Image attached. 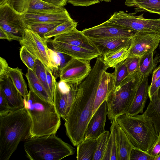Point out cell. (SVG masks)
I'll return each instance as SVG.
<instances>
[{
  "label": "cell",
  "mask_w": 160,
  "mask_h": 160,
  "mask_svg": "<svg viewBox=\"0 0 160 160\" xmlns=\"http://www.w3.org/2000/svg\"><path fill=\"white\" fill-rule=\"evenodd\" d=\"M107 70L102 61L97 59L89 75L78 86L77 96L64 123L66 134L75 146L84 139L96 94Z\"/></svg>",
  "instance_id": "cell-1"
},
{
  "label": "cell",
  "mask_w": 160,
  "mask_h": 160,
  "mask_svg": "<svg viewBox=\"0 0 160 160\" xmlns=\"http://www.w3.org/2000/svg\"><path fill=\"white\" fill-rule=\"evenodd\" d=\"M32 128L24 107L0 115V160H8L19 143L31 137Z\"/></svg>",
  "instance_id": "cell-2"
},
{
  "label": "cell",
  "mask_w": 160,
  "mask_h": 160,
  "mask_svg": "<svg viewBox=\"0 0 160 160\" xmlns=\"http://www.w3.org/2000/svg\"><path fill=\"white\" fill-rule=\"evenodd\" d=\"M23 102L32 121L31 138L56 133L61 125V117L53 103L41 98L30 90Z\"/></svg>",
  "instance_id": "cell-3"
},
{
  "label": "cell",
  "mask_w": 160,
  "mask_h": 160,
  "mask_svg": "<svg viewBox=\"0 0 160 160\" xmlns=\"http://www.w3.org/2000/svg\"><path fill=\"white\" fill-rule=\"evenodd\" d=\"M115 119L136 148L147 152L158 138L152 120L143 113L134 116L123 114Z\"/></svg>",
  "instance_id": "cell-4"
},
{
  "label": "cell",
  "mask_w": 160,
  "mask_h": 160,
  "mask_svg": "<svg viewBox=\"0 0 160 160\" xmlns=\"http://www.w3.org/2000/svg\"><path fill=\"white\" fill-rule=\"evenodd\" d=\"M55 134L30 138L24 141L27 157L31 160H59L73 154L76 149Z\"/></svg>",
  "instance_id": "cell-5"
},
{
  "label": "cell",
  "mask_w": 160,
  "mask_h": 160,
  "mask_svg": "<svg viewBox=\"0 0 160 160\" xmlns=\"http://www.w3.org/2000/svg\"><path fill=\"white\" fill-rule=\"evenodd\" d=\"M142 78L138 71L129 75L108 94L106 98L107 116L111 122L117 117L126 114L132 102Z\"/></svg>",
  "instance_id": "cell-6"
},
{
  "label": "cell",
  "mask_w": 160,
  "mask_h": 160,
  "mask_svg": "<svg viewBox=\"0 0 160 160\" xmlns=\"http://www.w3.org/2000/svg\"><path fill=\"white\" fill-rule=\"evenodd\" d=\"M135 14L120 11L114 13L108 21L137 32L160 34V18L146 19L143 14L137 15Z\"/></svg>",
  "instance_id": "cell-7"
},
{
  "label": "cell",
  "mask_w": 160,
  "mask_h": 160,
  "mask_svg": "<svg viewBox=\"0 0 160 160\" xmlns=\"http://www.w3.org/2000/svg\"><path fill=\"white\" fill-rule=\"evenodd\" d=\"M23 14H20L5 4L0 6V28L5 31L9 41L19 42L27 28L23 19Z\"/></svg>",
  "instance_id": "cell-8"
},
{
  "label": "cell",
  "mask_w": 160,
  "mask_h": 160,
  "mask_svg": "<svg viewBox=\"0 0 160 160\" xmlns=\"http://www.w3.org/2000/svg\"><path fill=\"white\" fill-rule=\"evenodd\" d=\"M78 86L70 82L55 81L53 103L60 117L65 121L77 96Z\"/></svg>",
  "instance_id": "cell-9"
},
{
  "label": "cell",
  "mask_w": 160,
  "mask_h": 160,
  "mask_svg": "<svg viewBox=\"0 0 160 160\" xmlns=\"http://www.w3.org/2000/svg\"><path fill=\"white\" fill-rule=\"evenodd\" d=\"M19 42L21 46H24L37 59L41 61L47 68L52 70L48 56V40L27 28Z\"/></svg>",
  "instance_id": "cell-10"
},
{
  "label": "cell",
  "mask_w": 160,
  "mask_h": 160,
  "mask_svg": "<svg viewBox=\"0 0 160 160\" xmlns=\"http://www.w3.org/2000/svg\"><path fill=\"white\" fill-rule=\"evenodd\" d=\"M90 61L72 58L60 70V81L72 82L79 85L92 70Z\"/></svg>",
  "instance_id": "cell-11"
},
{
  "label": "cell",
  "mask_w": 160,
  "mask_h": 160,
  "mask_svg": "<svg viewBox=\"0 0 160 160\" xmlns=\"http://www.w3.org/2000/svg\"><path fill=\"white\" fill-rule=\"evenodd\" d=\"M160 42V34L137 32L132 37L129 57L141 58L147 53L154 52Z\"/></svg>",
  "instance_id": "cell-12"
},
{
  "label": "cell",
  "mask_w": 160,
  "mask_h": 160,
  "mask_svg": "<svg viewBox=\"0 0 160 160\" xmlns=\"http://www.w3.org/2000/svg\"><path fill=\"white\" fill-rule=\"evenodd\" d=\"M83 33L89 38H103L118 37H132L137 32L108 20L97 26L83 29Z\"/></svg>",
  "instance_id": "cell-13"
},
{
  "label": "cell",
  "mask_w": 160,
  "mask_h": 160,
  "mask_svg": "<svg viewBox=\"0 0 160 160\" xmlns=\"http://www.w3.org/2000/svg\"><path fill=\"white\" fill-rule=\"evenodd\" d=\"M26 25L36 23H63L72 19L66 9L46 11L23 14Z\"/></svg>",
  "instance_id": "cell-14"
},
{
  "label": "cell",
  "mask_w": 160,
  "mask_h": 160,
  "mask_svg": "<svg viewBox=\"0 0 160 160\" xmlns=\"http://www.w3.org/2000/svg\"><path fill=\"white\" fill-rule=\"evenodd\" d=\"M106 100L98 107L92 115L87 127L84 138H98L105 131V126L108 115Z\"/></svg>",
  "instance_id": "cell-15"
},
{
  "label": "cell",
  "mask_w": 160,
  "mask_h": 160,
  "mask_svg": "<svg viewBox=\"0 0 160 160\" xmlns=\"http://www.w3.org/2000/svg\"><path fill=\"white\" fill-rule=\"evenodd\" d=\"M48 42L50 43L55 51L67 54L73 58L91 60L101 55L99 52L53 40H48Z\"/></svg>",
  "instance_id": "cell-16"
},
{
  "label": "cell",
  "mask_w": 160,
  "mask_h": 160,
  "mask_svg": "<svg viewBox=\"0 0 160 160\" xmlns=\"http://www.w3.org/2000/svg\"><path fill=\"white\" fill-rule=\"evenodd\" d=\"M53 40L100 52L91 40L82 31L78 30L76 28L55 37Z\"/></svg>",
  "instance_id": "cell-17"
},
{
  "label": "cell",
  "mask_w": 160,
  "mask_h": 160,
  "mask_svg": "<svg viewBox=\"0 0 160 160\" xmlns=\"http://www.w3.org/2000/svg\"><path fill=\"white\" fill-rule=\"evenodd\" d=\"M148 77L142 78L138 83L132 102L126 114L134 116L143 112L148 95Z\"/></svg>",
  "instance_id": "cell-18"
},
{
  "label": "cell",
  "mask_w": 160,
  "mask_h": 160,
  "mask_svg": "<svg viewBox=\"0 0 160 160\" xmlns=\"http://www.w3.org/2000/svg\"><path fill=\"white\" fill-rule=\"evenodd\" d=\"M132 37H118L103 38H89L102 55L122 47L130 45Z\"/></svg>",
  "instance_id": "cell-19"
},
{
  "label": "cell",
  "mask_w": 160,
  "mask_h": 160,
  "mask_svg": "<svg viewBox=\"0 0 160 160\" xmlns=\"http://www.w3.org/2000/svg\"><path fill=\"white\" fill-rule=\"evenodd\" d=\"M0 88L7 98L11 111L24 107L23 98L9 77L0 81Z\"/></svg>",
  "instance_id": "cell-20"
},
{
  "label": "cell",
  "mask_w": 160,
  "mask_h": 160,
  "mask_svg": "<svg viewBox=\"0 0 160 160\" xmlns=\"http://www.w3.org/2000/svg\"><path fill=\"white\" fill-rule=\"evenodd\" d=\"M130 45L122 47L102 55L101 58L107 69L114 68L120 63L125 61L129 55Z\"/></svg>",
  "instance_id": "cell-21"
},
{
  "label": "cell",
  "mask_w": 160,
  "mask_h": 160,
  "mask_svg": "<svg viewBox=\"0 0 160 160\" xmlns=\"http://www.w3.org/2000/svg\"><path fill=\"white\" fill-rule=\"evenodd\" d=\"M116 137L119 160H130L131 152L135 147L117 122L116 126Z\"/></svg>",
  "instance_id": "cell-22"
},
{
  "label": "cell",
  "mask_w": 160,
  "mask_h": 160,
  "mask_svg": "<svg viewBox=\"0 0 160 160\" xmlns=\"http://www.w3.org/2000/svg\"><path fill=\"white\" fill-rule=\"evenodd\" d=\"M143 113L152 119L157 133L160 132V87Z\"/></svg>",
  "instance_id": "cell-23"
},
{
  "label": "cell",
  "mask_w": 160,
  "mask_h": 160,
  "mask_svg": "<svg viewBox=\"0 0 160 160\" xmlns=\"http://www.w3.org/2000/svg\"><path fill=\"white\" fill-rule=\"evenodd\" d=\"M110 134L102 160H119V151L116 137L117 121L114 119L112 122Z\"/></svg>",
  "instance_id": "cell-24"
},
{
  "label": "cell",
  "mask_w": 160,
  "mask_h": 160,
  "mask_svg": "<svg viewBox=\"0 0 160 160\" xmlns=\"http://www.w3.org/2000/svg\"><path fill=\"white\" fill-rule=\"evenodd\" d=\"M125 4L135 7L136 12L147 11L160 15V0H126Z\"/></svg>",
  "instance_id": "cell-25"
},
{
  "label": "cell",
  "mask_w": 160,
  "mask_h": 160,
  "mask_svg": "<svg viewBox=\"0 0 160 160\" xmlns=\"http://www.w3.org/2000/svg\"><path fill=\"white\" fill-rule=\"evenodd\" d=\"M98 138H84L77 147L78 160H92L97 143Z\"/></svg>",
  "instance_id": "cell-26"
},
{
  "label": "cell",
  "mask_w": 160,
  "mask_h": 160,
  "mask_svg": "<svg viewBox=\"0 0 160 160\" xmlns=\"http://www.w3.org/2000/svg\"><path fill=\"white\" fill-rule=\"evenodd\" d=\"M26 77L28 82L30 90L33 92L41 98L53 103V100L36 76L35 72L30 69H28Z\"/></svg>",
  "instance_id": "cell-27"
},
{
  "label": "cell",
  "mask_w": 160,
  "mask_h": 160,
  "mask_svg": "<svg viewBox=\"0 0 160 160\" xmlns=\"http://www.w3.org/2000/svg\"><path fill=\"white\" fill-rule=\"evenodd\" d=\"M40 0H6V4L17 12L21 14L35 12Z\"/></svg>",
  "instance_id": "cell-28"
},
{
  "label": "cell",
  "mask_w": 160,
  "mask_h": 160,
  "mask_svg": "<svg viewBox=\"0 0 160 160\" xmlns=\"http://www.w3.org/2000/svg\"><path fill=\"white\" fill-rule=\"evenodd\" d=\"M153 52L147 53L140 58L138 72L142 78L148 77L159 63L160 56L157 55L153 59Z\"/></svg>",
  "instance_id": "cell-29"
},
{
  "label": "cell",
  "mask_w": 160,
  "mask_h": 160,
  "mask_svg": "<svg viewBox=\"0 0 160 160\" xmlns=\"http://www.w3.org/2000/svg\"><path fill=\"white\" fill-rule=\"evenodd\" d=\"M8 73L14 85L23 98L26 97L29 92L28 90L26 83L23 77L22 70L18 67L13 68L9 67Z\"/></svg>",
  "instance_id": "cell-30"
},
{
  "label": "cell",
  "mask_w": 160,
  "mask_h": 160,
  "mask_svg": "<svg viewBox=\"0 0 160 160\" xmlns=\"http://www.w3.org/2000/svg\"><path fill=\"white\" fill-rule=\"evenodd\" d=\"M77 25L78 23L72 19L58 25L53 30L46 34L43 38L48 40L76 28Z\"/></svg>",
  "instance_id": "cell-31"
},
{
  "label": "cell",
  "mask_w": 160,
  "mask_h": 160,
  "mask_svg": "<svg viewBox=\"0 0 160 160\" xmlns=\"http://www.w3.org/2000/svg\"><path fill=\"white\" fill-rule=\"evenodd\" d=\"M110 134L109 131H105L98 138L97 145L92 160H102Z\"/></svg>",
  "instance_id": "cell-32"
},
{
  "label": "cell",
  "mask_w": 160,
  "mask_h": 160,
  "mask_svg": "<svg viewBox=\"0 0 160 160\" xmlns=\"http://www.w3.org/2000/svg\"><path fill=\"white\" fill-rule=\"evenodd\" d=\"M62 23H36L28 24L27 26L28 28L43 38L46 34Z\"/></svg>",
  "instance_id": "cell-33"
},
{
  "label": "cell",
  "mask_w": 160,
  "mask_h": 160,
  "mask_svg": "<svg viewBox=\"0 0 160 160\" xmlns=\"http://www.w3.org/2000/svg\"><path fill=\"white\" fill-rule=\"evenodd\" d=\"M46 69V68L43 64L41 61L37 59L34 72L53 100V98L47 83Z\"/></svg>",
  "instance_id": "cell-34"
},
{
  "label": "cell",
  "mask_w": 160,
  "mask_h": 160,
  "mask_svg": "<svg viewBox=\"0 0 160 160\" xmlns=\"http://www.w3.org/2000/svg\"><path fill=\"white\" fill-rule=\"evenodd\" d=\"M20 56L21 60L28 68L34 72L36 57L23 46L20 49Z\"/></svg>",
  "instance_id": "cell-35"
},
{
  "label": "cell",
  "mask_w": 160,
  "mask_h": 160,
  "mask_svg": "<svg viewBox=\"0 0 160 160\" xmlns=\"http://www.w3.org/2000/svg\"><path fill=\"white\" fill-rule=\"evenodd\" d=\"M114 68L115 87H116L119 85L129 75L124 61L118 64Z\"/></svg>",
  "instance_id": "cell-36"
},
{
  "label": "cell",
  "mask_w": 160,
  "mask_h": 160,
  "mask_svg": "<svg viewBox=\"0 0 160 160\" xmlns=\"http://www.w3.org/2000/svg\"><path fill=\"white\" fill-rule=\"evenodd\" d=\"M48 56L52 72L60 70V58L56 51L48 48L47 49Z\"/></svg>",
  "instance_id": "cell-37"
},
{
  "label": "cell",
  "mask_w": 160,
  "mask_h": 160,
  "mask_svg": "<svg viewBox=\"0 0 160 160\" xmlns=\"http://www.w3.org/2000/svg\"><path fill=\"white\" fill-rule=\"evenodd\" d=\"M154 160V156L147 152L136 148H133L131 152L130 160Z\"/></svg>",
  "instance_id": "cell-38"
},
{
  "label": "cell",
  "mask_w": 160,
  "mask_h": 160,
  "mask_svg": "<svg viewBox=\"0 0 160 160\" xmlns=\"http://www.w3.org/2000/svg\"><path fill=\"white\" fill-rule=\"evenodd\" d=\"M140 58L137 57H129L124 61L129 75L138 70Z\"/></svg>",
  "instance_id": "cell-39"
},
{
  "label": "cell",
  "mask_w": 160,
  "mask_h": 160,
  "mask_svg": "<svg viewBox=\"0 0 160 160\" xmlns=\"http://www.w3.org/2000/svg\"><path fill=\"white\" fill-rule=\"evenodd\" d=\"M11 111L7 98L0 88V115L7 114Z\"/></svg>",
  "instance_id": "cell-40"
},
{
  "label": "cell",
  "mask_w": 160,
  "mask_h": 160,
  "mask_svg": "<svg viewBox=\"0 0 160 160\" xmlns=\"http://www.w3.org/2000/svg\"><path fill=\"white\" fill-rule=\"evenodd\" d=\"M9 67L6 60L2 57H0V81L7 78L9 77L8 71Z\"/></svg>",
  "instance_id": "cell-41"
},
{
  "label": "cell",
  "mask_w": 160,
  "mask_h": 160,
  "mask_svg": "<svg viewBox=\"0 0 160 160\" xmlns=\"http://www.w3.org/2000/svg\"><path fill=\"white\" fill-rule=\"evenodd\" d=\"M74 6H88L100 2V0H67Z\"/></svg>",
  "instance_id": "cell-42"
},
{
  "label": "cell",
  "mask_w": 160,
  "mask_h": 160,
  "mask_svg": "<svg viewBox=\"0 0 160 160\" xmlns=\"http://www.w3.org/2000/svg\"><path fill=\"white\" fill-rule=\"evenodd\" d=\"M46 71L47 83L50 89L53 101L55 81L56 79L55 77L52 74V71L50 69L46 68Z\"/></svg>",
  "instance_id": "cell-43"
},
{
  "label": "cell",
  "mask_w": 160,
  "mask_h": 160,
  "mask_svg": "<svg viewBox=\"0 0 160 160\" xmlns=\"http://www.w3.org/2000/svg\"><path fill=\"white\" fill-rule=\"evenodd\" d=\"M158 138L147 152L150 155L155 156L160 153V132L158 133Z\"/></svg>",
  "instance_id": "cell-44"
},
{
  "label": "cell",
  "mask_w": 160,
  "mask_h": 160,
  "mask_svg": "<svg viewBox=\"0 0 160 160\" xmlns=\"http://www.w3.org/2000/svg\"><path fill=\"white\" fill-rule=\"evenodd\" d=\"M160 87V77L152 85L148 86V95L150 100L157 91Z\"/></svg>",
  "instance_id": "cell-45"
},
{
  "label": "cell",
  "mask_w": 160,
  "mask_h": 160,
  "mask_svg": "<svg viewBox=\"0 0 160 160\" xmlns=\"http://www.w3.org/2000/svg\"><path fill=\"white\" fill-rule=\"evenodd\" d=\"M56 52L60 58V66L59 70V71H60V70L66 65L68 62L73 58L64 53L57 51Z\"/></svg>",
  "instance_id": "cell-46"
},
{
  "label": "cell",
  "mask_w": 160,
  "mask_h": 160,
  "mask_svg": "<svg viewBox=\"0 0 160 160\" xmlns=\"http://www.w3.org/2000/svg\"><path fill=\"white\" fill-rule=\"evenodd\" d=\"M49 4L55 6L63 7L67 4V0H41Z\"/></svg>",
  "instance_id": "cell-47"
},
{
  "label": "cell",
  "mask_w": 160,
  "mask_h": 160,
  "mask_svg": "<svg viewBox=\"0 0 160 160\" xmlns=\"http://www.w3.org/2000/svg\"><path fill=\"white\" fill-rule=\"evenodd\" d=\"M160 77V65L155 68L152 72L151 83L152 85Z\"/></svg>",
  "instance_id": "cell-48"
},
{
  "label": "cell",
  "mask_w": 160,
  "mask_h": 160,
  "mask_svg": "<svg viewBox=\"0 0 160 160\" xmlns=\"http://www.w3.org/2000/svg\"><path fill=\"white\" fill-rule=\"evenodd\" d=\"M0 38L6 39L9 41V38L6 32L1 28H0Z\"/></svg>",
  "instance_id": "cell-49"
},
{
  "label": "cell",
  "mask_w": 160,
  "mask_h": 160,
  "mask_svg": "<svg viewBox=\"0 0 160 160\" xmlns=\"http://www.w3.org/2000/svg\"><path fill=\"white\" fill-rule=\"evenodd\" d=\"M154 160H160V153L154 157Z\"/></svg>",
  "instance_id": "cell-50"
},
{
  "label": "cell",
  "mask_w": 160,
  "mask_h": 160,
  "mask_svg": "<svg viewBox=\"0 0 160 160\" xmlns=\"http://www.w3.org/2000/svg\"><path fill=\"white\" fill-rule=\"evenodd\" d=\"M6 0H0V6L4 5Z\"/></svg>",
  "instance_id": "cell-51"
},
{
  "label": "cell",
  "mask_w": 160,
  "mask_h": 160,
  "mask_svg": "<svg viewBox=\"0 0 160 160\" xmlns=\"http://www.w3.org/2000/svg\"><path fill=\"white\" fill-rule=\"evenodd\" d=\"M159 48H160V44L159 45ZM160 62V58H159V59L158 60V62Z\"/></svg>",
  "instance_id": "cell-52"
}]
</instances>
